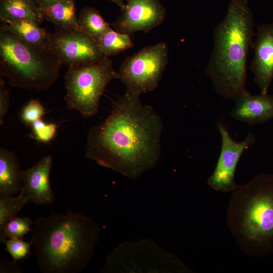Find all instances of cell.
<instances>
[{"label":"cell","mask_w":273,"mask_h":273,"mask_svg":"<svg viewBox=\"0 0 273 273\" xmlns=\"http://www.w3.org/2000/svg\"><path fill=\"white\" fill-rule=\"evenodd\" d=\"M163 126L155 110L126 88L107 118L90 129L86 156L101 166L135 179L158 162Z\"/></svg>","instance_id":"cell-1"},{"label":"cell","mask_w":273,"mask_h":273,"mask_svg":"<svg viewBox=\"0 0 273 273\" xmlns=\"http://www.w3.org/2000/svg\"><path fill=\"white\" fill-rule=\"evenodd\" d=\"M31 242L43 273H78L89 263L100 238L90 217L79 213L41 216L36 220Z\"/></svg>","instance_id":"cell-2"},{"label":"cell","mask_w":273,"mask_h":273,"mask_svg":"<svg viewBox=\"0 0 273 273\" xmlns=\"http://www.w3.org/2000/svg\"><path fill=\"white\" fill-rule=\"evenodd\" d=\"M255 25L248 0H231L213 30V47L206 73L216 92L236 101L246 91L247 61Z\"/></svg>","instance_id":"cell-3"},{"label":"cell","mask_w":273,"mask_h":273,"mask_svg":"<svg viewBox=\"0 0 273 273\" xmlns=\"http://www.w3.org/2000/svg\"><path fill=\"white\" fill-rule=\"evenodd\" d=\"M234 239L246 254H273V174L259 173L232 191L226 213Z\"/></svg>","instance_id":"cell-4"},{"label":"cell","mask_w":273,"mask_h":273,"mask_svg":"<svg viewBox=\"0 0 273 273\" xmlns=\"http://www.w3.org/2000/svg\"><path fill=\"white\" fill-rule=\"evenodd\" d=\"M1 75L21 88L47 90L59 77L61 64L49 47L27 43L0 29Z\"/></svg>","instance_id":"cell-5"},{"label":"cell","mask_w":273,"mask_h":273,"mask_svg":"<svg viewBox=\"0 0 273 273\" xmlns=\"http://www.w3.org/2000/svg\"><path fill=\"white\" fill-rule=\"evenodd\" d=\"M118 79L112 61L107 57L92 64L68 66L65 75L67 108L86 118L98 112L101 98L109 83Z\"/></svg>","instance_id":"cell-6"},{"label":"cell","mask_w":273,"mask_h":273,"mask_svg":"<svg viewBox=\"0 0 273 273\" xmlns=\"http://www.w3.org/2000/svg\"><path fill=\"white\" fill-rule=\"evenodd\" d=\"M102 272H193L174 255L149 240L125 242L109 255Z\"/></svg>","instance_id":"cell-7"},{"label":"cell","mask_w":273,"mask_h":273,"mask_svg":"<svg viewBox=\"0 0 273 273\" xmlns=\"http://www.w3.org/2000/svg\"><path fill=\"white\" fill-rule=\"evenodd\" d=\"M168 60V48L164 42L142 48L127 57L117 72L118 79L136 94L155 89Z\"/></svg>","instance_id":"cell-8"},{"label":"cell","mask_w":273,"mask_h":273,"mask_svg":"<svg viewBox=\"0 0 273 273\" xmlns=\"http://www.w3.org/2000/svg\"><path fill=\"white\" fill-rule=\"evenodd\" d=\"M49 47L62 65H83L107 56L96 39L81 30H60L50 33Z\"/></svg>","instance_id":"cell-9"},{"label":"cell","mask_w":273,"mask_h":273,"mask_svg":"<svg viewBox=\"0 0 273 273\" xmlns=\"http://www.w3.org/2000/svg\"><path fill=\"white\" fill-rule=\"evenodd\" d=\"M217 127L221 139V150L207 184L216 191L232 192L237 185L235 174L238 162L244 152L255 143V138L249 132L244 140L236 141L232 138L223 123L218 122Z\"/></svg>","instance_id":"cell-10"},{"label":"cell","mask_w":273,"mask_h":273,"mask_svg":"<svg viewBox=\"0 0 273 273\" xmlns=\"http://www.w3.org/2000/svg\"><path fill=\"white\" fill-rule=\"evenodd\" d=\"M121 14L111 25L115 30L131 35L148 32L165 19L166 9L159 0H124Z\"/></svg>","instance_id":"cell-11"},{"label":"cell","mask_w":273,"mask_h":273,"mask_svg":"<svg viewBox=\"0 0 273 273\" xmlns=\"http://www.w3.org/2000/svg\"><path fill=\"white\" fill-rule=\"evenodd\" d=\"M250 69L260 94H266L273 80V23L257 27Z\"/></svg>","instance_id":"cell-12"},{"label":"cell","mask_w":273,"mask_h":273,"mask_svg":"<svg viewBox=\"0 0 273 273\" xmlns=\"http://www.w3.org/2000/svg\"><path fill=\"white\" fill-rule=\"evenodd\" d=\"M53 162V156L49 155L31 168L22 171V187L20 192L29 202L45 205L54 202L55 198L50 181Z\"/></svg>","instance_id":"cell-13"},{"label":"cell","mask_w":273,"mask_h":273,"mask_svg":"<svg viewBox=\"0 0 273 273\" xmlns=\"http://www.w3.org/2000/svg\"><path fill=\"white\" fill-rule=\"evenodd\" d=\"M235 101L231 115L237 121L253 125L273 119V95H253L247 90Z\"/></svg>","instance_id":"cell-14"},{"label":"cell","mask_w":273,"mask_h":273,"mask_svg":"<svg viewBox=\"0 0 273 273\" xmlns=\"http://www.w3.org/2000/svg\"><path fill=\"white\" fill-rule=\"evenodd\" d=\"M22 187V171L15 152L0 148V196L12 197Z\"/></svg>","instance_id":"cell-15"},{"label":"cell","mask_w":273,"mask_h":273,"mask_svg":"<svg viewBox=\"0 0 273 273\" xmlns=\"http://www.w3.org/2000/svg\"><path fill=\"white\" fill-rule=\"evenodd\" d=\"M1 21L26 20L40 24L44 18L34 0H0Z\"/></svg>","instance_id":"cell-16"},{"label":"cell","mask_w":273,"mask_h":273,"mask_svg":"<svg viewBox=\"0 0 273 273\" xmlns=\"http://www.w3.org/2000/svg\"><path fill=\"white\" fill-rule=\"evenodd\" d=\"M44 19L60 30H81L76 15L75 0H62L40 7Z\"/></svg>","instance_id":"cell-17"},{"label":"cell","mask_w":273,"mask_h":273,"mask_svg":"<svg viewBox=\"0 0 273 273\" xmlns=\"http://www.w3.org/2000/svg\"><path fill=\"white\" fill-rule=\"evenodd\" d=\"M2 27L25 42L49 47L50 33L35 22L26 20L2 21Z\"/></svg>","instance_id":"cell-18"},{"label":"cell","mask_w":273,"mask_h":273,"mask_svg":"<svg viewBox=\"0 0 273 273\" xmlns=\"http://www.w3.org/2000/svg\"><path fill=\"white\" fill-rule=\"evenodd\" d=\"M97 41L101 52L107 57L117 55L134 46L129 35L114 30L111 27Z\"/></svg>","instance_id":"cell-19"},{"label":"cell","mask_w":273,"mask_h":273,"mask_svg":"<svg viewBox=\"0 0 273 273\" xmlns=\"http://www.w3.org/2000/svg\"><path fill=\"white\" fill-rule=\"evenodd\" d=\"M78 20L81 30L97 40L110 27L100 12L93 7L83 9Z\"/></svg>","instance_id":"cell-20"},{"label":"cell","mask_w":273,"mask_h":273,"mask_svg":"<svg viewBox=\"0 0 273 273\" xmlns=\"http://www.w3.org/2000/svg\"><path fill=\"white\" fill-rule=\"evenodd\" d=\"M28 203L27 198L21 192L15 197L0 196V231Z\"/></svg>","instance_id":"cell-21"},{"label":"cell","mask_w":273,"mask_h":273,"mask_svg":"<svg viewBox=\"0 0 273 273\" xmlns=\"http://www.w3.org/2000/svg\"><path fill=\"white\" fill-rule=\"evenodd\" d=\"M33 221L28 217L14 216L0 231V242L4 243L6 239H22L30 231Z\"/></svg>","instance_id":"cell-22"},{"label":"cell","mask_w":273,"mask_h":273,"mask_svg":"<svg viewBox=\"0 0 273 273\" xmlns=\"http://www.w3.org/2000/svg\"><path fill=\"white\" fill-rule=\"evenodd\" d=\"M32 136L38 142L47 143L55 136L58 125L54 123H48L40 119L31 124Z\"/></svg>","instance_id":"cell-23"},{"label":"cell","mask_w":273,"mask_h":273,"mask_svg":"<svg viewBox=\"0 0 273 273\" xmlns=\"http://www.w3.org/2000/svg\"><path fill=\"white\" fill-rule=\"evenodd\" d=\"M4 243L14 261L25 259L30 254L31 241L27 243L22 239H6Z\"/></svg>","instance_id":"cell-24"},{"label":"cell","mask_w":273,"mask_h":273,"mask_svg":"<svg viewBox=\"0 0 273 273\" xmlns=\"http://www.w3.org/2000/svg\"><path fill=\"white\" fill-rule=\"evenodd\" d=\"M44 114L45 110L40 102L32 99L23 107L20 118L24 124L30 126L33 122L41 119Z\"/></svg>","instance_id":"cell-25"},{"label":"cell","mask_w":273,"mask_h":273,"mask_svg":"<svg viewBox=\"0 0 273 273\" xmlns=\"http://www.w3.org/2000/svg\"><path fill=\"white\" fill-rule=\"evenodd\" d=\"M10 106L9 92L6 88L5 82L0 79V125L3 124L4 118L6 115Z\"/></svg>","instance_id":"cell-26"},{"label":"cell","mask_w":273,"mask_h":273,"mask_svg":"<svg viewBox=\"0 0 273 273\" xmlns=\"http://www.w3.org/2000/svg\"><path fill=\"white\" fill-rule=\"evenodd\" d=\"M62 0H37L40 7L46 6Z\"/></svg>","instance_id":"cell-27"},{"label":"cell","mask_w":273,"mask_h":273,"mask_svg":"<svg viewBox=\"0 0 273 273\" xmlns=\"http://www.w3.org/2000/svg\"><path fill=\"white\" fill-rule=\"evenodd\" d=\"M112 2H113L116 4L121 9V10L124 9L125 7L124 0H109Z\"/></svg>","instance_id":"cell-28"},{"label":"cell","mask_w":273,"mask_h":273,"mask_svg":"<svg viewBox=\"0 0 273 273\" xmlns=\"http://www.w3.org/2000/svg\"><path fill=\"white\" fill-rule=\"evenodd\" d=\"M34 1H35V2L37 3V0H34ZM37 4H38V3H37Z\"/></svg>","instance_id":"cell-29"}]
</instances>
